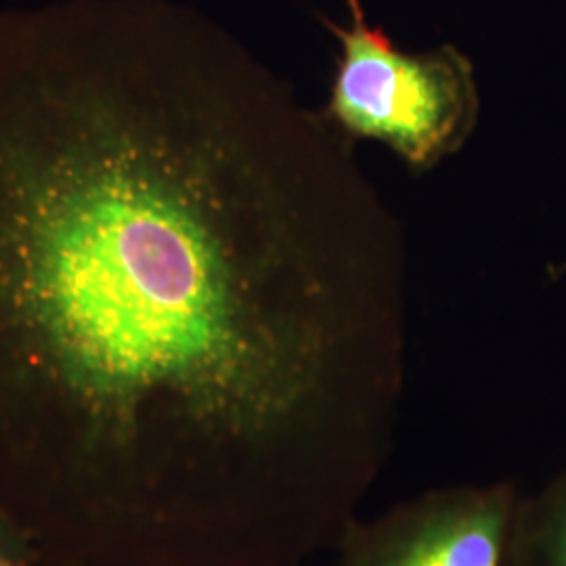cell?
Wrapping results in <instances>:
<instances>
[{
    "label": "cell",
    "mask_w": 566,
    "mask_h": 566,
    "mask_svg": "<svg viewBox=\"0 0 566 566\" xmlns=\"http://www.w3.org/2000/svg\"><path fill=\"white\" fill-rule=\"evenodd\" d=\"M525 497L510 483L424 497L355 533L338 566H521Z\"/></svg>",
    "instance_id": "cell-3"
},
{
    "label": "cell",
    "mask_w": 566,
    "mask_h": 566,
    "mask_svg": "<svg viewBox=\"0 0 566 566\" xmlns=\"http://www.w3.org/2000/svg\"><path fill=\"white\" fill-rule=\"evenodd\" d=\"M41 549L0 510V566H39Z\"/></svg>",
    "instance_id": "cell-5"
},
{
    "label": "cell",
    "mask_w": 566,
    "mask_h": 566,
    "mask_svg": "<svg viewBox=\"0 0 566 566\" xmlns=\"http://www.w3.org/2000/svg\"><path fill=\"white\" fill-rule=\"evenodd\" d=\"M348 143L177 0L0 13V510L36 544L238 546L388 405L403 243Z\"/></svg>",
    "instance_id": "cell-1"
},
{
    "label": "cell",
    "mask_w": 566,
    "mask_h": 566,
    "mask_svg": "<svg viewBox=\"0 0 566 566\" xmlns=\"http://www.w3.org/2000/svg\"><path fill=\"white\" fill-rule=\"evenodd\" d=\"M348 23L325 21L340 55L324 114L346 139L385 143L422 172L458 154L472 137L481 97L470 57L453 44L407 53L367 23L361 0Z\"/></svg>",
    "instance_id": "cell-2"
},
{
    "label": "cell",
    "mask_w": 566,
    "mask_h": 566,
    "mask_svg": "<svg viewBox=\"0 0 566 566\" xmlns=\"http://www.w3.org/2000/svg\"><path fill=\"white\" fill-rule=\"evenodd\" d=\"M521 566H566V468L525 497Z\"/></svg>",
    "instance_id": "cell-4"
}]
</instances>
